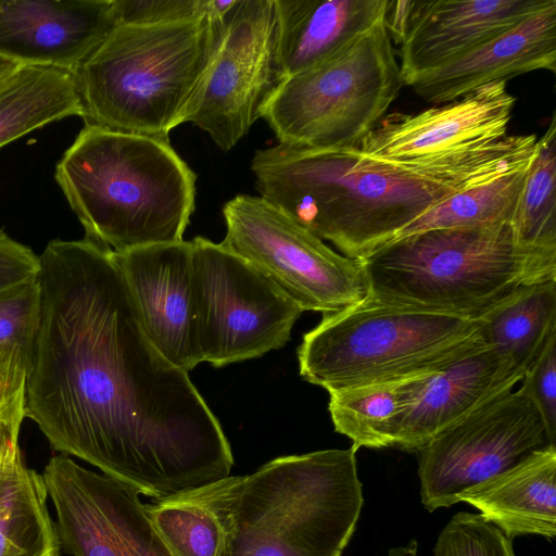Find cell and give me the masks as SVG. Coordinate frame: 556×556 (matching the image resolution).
I'll list each match as a JSON object with an SVG mask.
<instances>
[{
    "mask_svg": "<svg viewBox=\"0 0 556 556\" xmlns=\"http://www.w3.org/2000/svg\"><path fill=\"white\" fill-rule=\"evenodd\" d=\"M38 258L25 417L55 451L155 501L228 477L219 421L146 336L113 251L55 239Z\"/></svg>",
    "mask_w": 556,
    "mask_h": 556,
    "instance_id": "6da1fadb",
    "label": "cell"
},
{
    "mask_svg": "<svg viewBox=\"0 0 556 556\" xmlns=\"http://www.w3.org/2000/svg\"><path fill=\"white\" fill-rule=\"evenodd\" d=\"M251 170L261 198L357 261L393 241L435 204L475 187L446 174L371 161L356 147L316 150L278 143L257 150Z\"/></svg>",
    "mask_w": 556,
    "mask_h": 556,
    "instance_id": "7a4b0ae2",
    "label": "cell"
},
{
    "mask_svg": "<svg viewBox=\"0 0 556 556\" xmlns=\"http://www.w3.org/2000/svg\"><path fill=\"white\" fill-rule=\"evenodd\" d=\"M356 451L281 456L182 495L214 514L225 556H341L364 502Z\"/></svg>",
    "mask_w": 556,
    "mask_h": 556,
    "instance_id": "3957f363",
    "label": "cell"
},
{
    "mask_svg": "<svg viewBox=\"0 0 556 556\" xmlns=\"http://www.w3.org/2000/svg\"><path fill=\"white\" fill-rule=\"evenodd\" d=\"M85 238L115 253L182 240L197 175L169 140L85 125L55 167Z\"/></svg>",
    "mask_w": 556,
    "mask_h": 556,
    "instance_id": "277c9868",
    "label": "cell"
},
{
    "mask_svg": "<svg viewBox=\"0 0 556 556\" xmlns=\"http://www.w3.org/2000/svg\"><path fill=\"white\" fill-rule=\"evenodd\" d=\"M224 33L210 15L115 25L73 73L85 125L168 140L197 109Z\"/></svg>",
    "mask_w": 556,
    "mask_h": 556,
    "instance_id": "5b68a950",
    "label": "cell"
},
{
    "mask_svg": "<svg viewBox=\"0 0 556 556\" xmlns=\"http://www.w3.org/2000/svg\"><path fill=\"white\" fill-rule=\"evenodd\" d=\"M361 263L368 296L467 318H480L525 287L556 279V248L523 244L514 224L416 232Z\"/></svg>",
    "mask_w": 556,
    "mask_h": 556,
    "instance_id": "8992f818",
    "label": "cell"
},
{
    "mask_svg": "<svg viewBox=\"0 0 556 556\" xmlns=\"http://www.w3.org/2000/svg\"><path fill=\"white\" fill-rule=\"evenodd\" d=\"M485 344L480 319L362 301L323 319L298 348L303 380L328 392L440 370Z\"/></svg>",
    "mask_w": 556,
    "mask_h": 556,
    "instance_id": "52a82bcc",
    "label": "cell"
},
{
    "mask_svg": "<svg viewBox=\"0 0 556 556\" xmlns=\"http://www.w3.org/2000/svg\"><path fill=\"white\" fill-rule=\"evenodd\" d=\"M403 86L382 20L331 60L286 78L262 118L281 144L353 148L387 115Z\"/></svg>",
    "mask_w": 556,
    "mask_h": 556,
    "instance_id": "ba28073f",
    "label": "cell"
},
{
    "mask_svg": "<svg viewBox=\"0 0 556 556\" xmlns=\"http://www.w3.org/2000/svg\"><path fill=\"white\" fill-rule=\"evenodd\" d=\"M225 248L267 278L303 312H339L366 298L361 261L346 257L260 195L223 206Z\"/></svg>",
    "mask_w": 556,
    "mask_h": 556,
    "instance_id": "9c48e42d",
    "label": "cell"
},
{
    "mask_svg": "<svg viewBox=\"0 0 556 556\" xmlns=\"http://www.w3.org/2000/svg\"><path fill=\"white\" fill-rule=\"evenodd\" d=\"M191 247L202 361L223 367L285 346L303 311L222 243L195 237Z\"/></svg>",
    "mask_w": 556,
    "mask_h": 556,
    "instance_id": "30bf717a",
    "label": "cell"
},
{
    "mask_svg": "<svg viewBox=\"0 0 556 556\" xmlns=\"http://www.w3.org/2000/svg\"><path fill=\"white\" fill-rule=\"evenodd\" d=\"M549 445L532 401L520 388L505 393L418 451L421 502L429 511L450 507L467 489Z\"/></svg>",
    "mask_w": 556,
    "mask_h": 556,
    "instance_id": "8fae6325",
    "label": "cell"
},
{
    "mask_svg": "<svg viewBox=\"0 0 556 556\" xmlns=\"http://www.w3.org/2000/svg\"><path fill=\"white\" fill-rule=\"evenodd\" d=\"M274 0H237L191 123L223 151L232 149L262 118L285 80L277 52Z\"/></svg>",
    "mask_w": 556,
    "mask_h": 556,
    "instance_id": "7c38bea8",
    "label": "cell"
},
{
    "mask_svg": "<svg viewBox=\"0 0 556 556\" xmlns=\"http://www.w3.org/2000/svg\"><path fill=\"white\" fill-rule=\"evenodd\" d=\"M64 551L72 556H175L149 508L128 484L90 470L67 455L41 473Z\"/></svg>",
    "mask_w": 556,
    "mask_h": 556,
    "instance_id": "4fadbf2b",
    "label": "cell"
},
{
    "mask_svg": "<svg viewBox=\"0 0 556 556\" xmlns=\"http://www.w3.org/2000/svg\"><path fill=\"white\" fill-rule=\"evenodd\" d=\"M506 85V80L491 83L415 114H388L356 148L371 161L410 170L497 141L507 135L516 103Z\"/></svg>",
    "mask_w": 556,
    "mask_h": 556,
    "instance_id": "5bb4252c",
    "label": "cell"
},
{
    "mask_svg": "<svg viewBox=\"0 0 556 556\" xmlns=\"http://www.w3.org/2000/svg\"><path fill=\"white\" fill-rule=\"evenodd\" d=\"M191 241L152 244L114 253L141 327L174 366L202 363L192 290Z\"/></svg>",
    "mask_w": 556,
    "mask_h": 556,
    "instance_id": "9a60e30c",
    "label": "cell"
},
{
    "mask_svg": "<svg viewBox=\"0 0 556 556\" xmlns=\"http://www.w3.org/2000/svg\"><path fill=\"white\" fill-rule=\"evenodd\" d=\"M522 378L486 344L435 372L414 378L393 422L392 446L418 452L451 426L513 391Z\"/></svg>",
    "mask_w": 556,
    "mask_h": 556,
    "instance_id": "2e32d148",
    "label": "cell"
},
{
    "mask_svg": "<svg viewBox=\"0 0 556 556\" xmlns=\"http://www.w3.org/2000/svg\"><path fill=\"white\" fill-rule=\"evenodd\" d=\"M552 0H409L399 41L405 85L441 68L547 7Z\"/></svg>",
    "mask_w": 556,
    "mask_h": 556,
    "instance_id": "e0dca14e",
    "label": "cell"
},
{
    "mask_svg": "<svg viewBox=\"0 0 556 556\" xmlns=\"http://www.w3.org/2000/svg\"><path fill=\"white\" fill-rule=\"evenodd\" d=\"M113 0H0V58L72 74L116 25Z\"/></svg>",
    "mask_w": 556,
    "mask_h": 556,
    "instance_id": "ac0fdd59",
    "label": "cell"
},
{
    "mask_svg": "<svg viewBox=\"0 0 556 556\" xmlns=\"http://www.w3.org/2000/svg\"><path fill=\"white\" fill-rule=\"evenodd\" d=\"M536 70L556 72V0L513 28L408 86L427 102L448 103L495 81Z\"/></svg>",
    "mask_w": 556,
    "mask_h": 556,
    "instance_id": "d6986e66",
    "label": "cell"
},
{
    "mask_svg": "<svg viewBox=\"0 0 556 556\" xmlns=\"http://www.w3.org/2000/svg\"><path fill=\"white\" fill-rule=\"evenodd\" d=\"M286 78L331 60L383 20L389 0H274Z\"/></svg>",
    "mask_w": 556,
    "mask_h": 556,
    "instance_id": "ffe728a7",
    "label": "cell"
},
{
    "mask_svg": "<svg viewBox=\"0 0 556 556\" xmlns=\"http://www.w3.org/2000/svg\"><path fill=\"white\" fill-rule=\"evenodd\" d=\"M480 510L509 540L523 534H556V446L536 451L459 497Z\"/></svg>",
    "mask_w": 556,
    "mask_h": 556,
    "instance_id": "44dd1931",
    "label": "cell"
},
{
    "mask_svg": "<svg viewBox=\"0 0 556 556\" xmlns=\"http://www.w3.org/2000/svg\"><path fill=\"white\" fill-rule=\"evenodd\" d=\"M71 72L21 65L0 85V148L52 122L81 116Z\"/></svg>",
    "mask_w": 556,
    "mask_h": 556,
    "instance_id": "7402d4cb",
    "label": "cell"
},
{
    "mask_svg": "<svg viewBox=\"0 0 556 556\" xmlns=\"http://www.w3.org/2000/svg\"><path fill=\"white\" fill-rule=\"evenodd\" d=\"M479 319L484 343L523 376L556 333V279L525 287Z\"/></svg>",
    "mask_w": 556,
    "mask_h": 556,
    "instance_id": "603a6c76",
    "label": "cell"
},
{
    "mask_svg": "<svg viewBox=\"0 0 556 556\" xmlns=\"http://www.w3.org/2000/svg\"><path fill=\"white\" fill-rule=\"evenodd\" d=\"M41 473L18 456L0 479V556H60Z\"/></svg>",
    "mask_w": 556,
    "mask_h": 556,
    "instance_id": "cb8c5ba5",
    "label": "cell"
},
{
    "mask_svg": "<svg viewBox=\"0 0 556 556\" xmlns=\"http://www.w3.org/2000/svg\"><path fill=\"white\" fill-rule=\"evenodd\" d=\"M529 164L454 193L412 222L394 240L431 229L516 225Z\"/></svg>",
    "mask_w": 556,
    "mask_h": 556,
    "instance_id": "d4e9b609",
    "label": "cell"
},
{
    "mask_svg": "<svg viewBox=\"0 0 556 556\" xmlns=\"http://www.w3.org/2000/svg\"><path fill=\"white\" fill-rule=\"evenodd\" d=\"M414 378L329 391L328 410L334 430L348 437L357 450L392 446L393 422Z\"/></svg>",
    "mask_w": 556,
    "mask_h": 556,
    "instance_id": "484cf974",
    "label": "cell"
},
{
    "mask_svg": "<svg viewBox=\"0 0 556 556\" xmlns=\"http://www.w3.org/2000/svg\"><path fill=\"white\" fill-rule=\"evenodd\" d=\"M516 231L529 247L556 248V116L538 139L522 190Z\"/></svg>",
    "mask_w": 556,
    "mask_h": 556,
    "instance_id": "4316f807",
    "label": "cell"
},
{
    "mask_svg": "<svg viewBox=\"0 0 556 556\" xmlns=\"http://www.w3.org/2000/svg\"><path fill=\"white\" fill-rule=\"evenodd\" d=\"M153 523L175 556H225V536L204 505L177 495L149 504Z\"/></svg>",
    "mask_w": 556,
    "mask_h": 556,
    "instance_id": "83f0119b",
    "label": "cell"
},
{
    "mask_svg": "<svg viewBox=\"0 0 556 556\" xmlns=\"http://www.w3.org/2000/svg\"><path fill=\"white\" fill-rule=\"evenodd\" d=\"M434 556H515L510 540L481 515L462 511L439 534Z\"/></svg>",
    "mask_w": 556,
    "mask_h": 556,
    "instance_id": "f1b7e54d",
    "label": "cell"
},
{
    "mask_svg": "<svg viewBox=\"0 0 556 556\" xmlns=\"http://www.w3.org/2000/svg\"><path fill=\"white\" fill-rule=\"evenodd\" d=\"M208 4L210 0H113L112 13L116 25H157L210 15Z\"/></svg>",
    "mask_w": 556,
    "mask_h": 556,
    "instance_id": "f546056e",
    "label": "cell"
},
{
    "mask_svg": "<svg viewBox=\"0 0 556 556\" xmlns=\"http://www.w3.org/2000/svg\"><path fill=\"white\" fill-rule=\"evenodd\" d=\"M520 389L538 408L548 439L556 445V333L525 372Z\"/></svg>",
    "mask_w": 556,
    "mask_h": 556,
    "instance_id": "4dcf8cb0",
    "label": "cell"
},
{
    "mask_svg": "<svg viewBox=\"0 0 556 556\" xmlns=\"http://www.w3.org/2000/svg\"><path fill=\"white\" fill-rule=\"evenodd\" d=\"M31 346L15 340L0 343V424L25 415L26 379Z\"/></svg>",
    "mask_w": 556,
    "mask_h": 556,
    "instance_id": "1f68e13d",
    "label": "cell"
},
{
    "mask_svg": "<svg viewBox=\"0 0 556 556\" xmlns=\"http://www.w3.org/2000/svg\"><path fill=\"white\" fill-rule=\"evenodd\" d=\"M38 314L37 278L0 294V343L15 339L33 348Z\"/></svg>",
    "mask_w": 556,
    "mask_h": 556,
    "instance_id": "d6a6232c",
    "label": "cell"
},
{
    "mask_svg": "<svg viewBox=\"0 0 556 556\" xmlns=\"http://www.w3.org/2000/svg\"><path fill=\"white\" fill-rule=\"evenodd\" d=\"M38 269V255L0 230V294L36 280Z\"/></svg>",
    "mask_w": 556,
    "mask_h": 556,
    "instance_id": "836d02e7",
    "label": "cell"
},
{
    "mask_svg": "<svg viewBox=\"0 0 556 556\" xmlns=\"http://www.w3.org/2000/svg\"><path fill=\"white\" fill-rule=\"evenodd\" d=\"M21 66L17 63L0 58V85L4 83Z\"/></svg>",
    "mask_w": 556,
    "mask_h": 556,
    "instance_id": "e575fe53",
    "label": "cell"
}]
</instances>
